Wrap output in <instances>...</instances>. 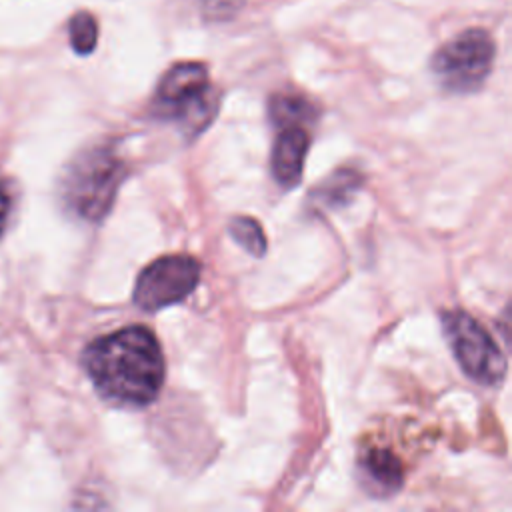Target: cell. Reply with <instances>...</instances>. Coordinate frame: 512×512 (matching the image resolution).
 I'll return each instance as SVG.
<instances>
[{
  "label": "cell",
  "instance_id": "obj_1",
  "mask_svg": "<svg viewBox=\"0 0 512 512\" xmlns=\"http://www.w3.org/2000/svg\"><path fill=\"white\" fill-rule=\"evenodd\" d=\"M82 364L96 390L124 406L156 400L166 376V362L156 336L144 326H126L90 342Z\"/></svg>",
  "mask_w": 512,
  "mask_h": 512
},
{
  "label": "cell",
  "instance_id": "obj_2",
  "mask_svg": "<svg viewBox=\"0 0 512 512\" xmlns=\"http://www.w3.org/2000/svg\"><path fill=\"white\" fill-rule=\"evenodd\" d=\"M124 176V160L110 146L86 148L62 176L64 206L86 222H100L110 212Z\"/></svg>",
  "mask_w": 512,
  "mask_h": 512
},
{
  "label": "cell",
  "instance_id": "obj_3",
  "mask_svg": "<svg viewBox=\"0 0 512 512\" xmlns=\"http://www.w3.org/2000/svg\"><path fill=\"white\" fill-rule=\"evenodd\" d=\"M154 104L162 118L182 122L192 134L200 132L216 114V96L206 66L200 62L174 64L160 78Z\"/></svg>",
  "mask_w": 512,
  "mask_h": 512
},
{
  "label": "cell",
  "instance_id": "obj_4",
  "mask_svg": "<svg viewBox=\"0 0 512 512\" xmlns=\"http://www.w3.org/2000/svg\"><path fill=\"white\" fill-rule=\"evenodd\" d=\"M494 64V42L486 30L470 28L448 40L432 56L436 80L454 94L478 90Z\"/></svg>",
  "mask_w": 512,
  "mask_h": 512
},
{
  "label": "cell",
  "instance_id": "obj_5",
  "mask_svg": "<svg viewBox=\"0 0 512 512\" xmlns=\"http://www.w3.org/2000/svg\"><path fill=\"white\" fill-rule=\"evenodd\" d=\"M442 330L456 362L474 382L496 386L504 380L506 356L494 338L468 312H444Z\"/></svg>",
  "mask_w": 512,
  "mask_h": 512
},
{
  "label": "cell",
  "instance_id": "obj_6",
  "mask_svg": "<svg viewBox=\"0 0 512 512\" xmlns=\"http://www.w3.org/2000/svg\"><path fill=\"white\" fill-rule=\"evenodd\" d=\"M200 262L188 254H170L150 262L134 286V302L156 312L186 300L200 282Z\"/></svg>",
  "mask_w": 512,
  "mask_h": 512
},
{
  "label": "cell",
  "instance_id": "obj_7",
  "mask_svg": "<svg viewBox=\"0 0 512 512\" xmlns=\"http://www.w3.org/2000/svg\"><path fill=\"white\" fill-rule=\"evenodd\" d=\"M310 146V134L306 124H282L272 148V174L278 184L292 188L300 182L304 160Z\"/></svg>",
  "mask_w": 512,
  "mask_h": 512
},
{
  "label": "cell",
  "instance_id": "obj_8",
  "mask_svg": "<svg viewBox=\"0 0 512 512\" xmlns=\"http://www.w3.org/2000/svg\"><path fill=\"white\" fill-rule=\"evenodd\" d=\"M360 470L374 492L394 494L402 486V466L390 450L368 448L360 460Z\"/></svg>",
  "mask_w": 512,
  "mask_h": 512
},
{
  "label": "cell",
  "instance_id": "obj_9",
  "mask_svg": "<svg viewBox=\"0 0 512 512\" xmlns=\"http://www.w3.org/2000/svg\"><path fill=\"white\" fill-rule=\"evenodd\" d=\"M316 116L308 100L296 94H276L270 100V118L276 126L282 124H308Z\"/></svg>",
  "mask_w": 512,
  "mask_h": 512
},
{
  "label": "cell",
  "instance_id": "obj_10",
  "mask_svg": "<svg viewBox=\"0 0 512 512\" xmlns=\"http://www.w3.org/2000/svg\"><path fill=\"white\" fill-rule=\"evenodd\" d=\"M232 238L252 256H264L266 252V236L262 226L248 216H236L230 220L228 226Z\"/></svg>",
  "mask_w": 512,
  "mask_h": 512
},
{
  "label": "cell",
  "instance_id": "obj_11",
  "mask_svg": "<svg viewBox=\"0 0 512 512\" xmlns=\"http://www.w3.org/2000/svg\"><path fill=\"white\" fill-rule=\"evenodd\" d=\"M70 44L76 54H90L98 42V24L90 12H78L72 16L70 26Z\"/></svg>",
  "mask_w": 512,
  "mask_h": 512
},
{
  "label": "cell",
  "instance_id": "obj_12",
  "mask_svg": "<svg viewBox=\"0 0 512 512\" xmlns=\"http://www.w3.org/2000/svg\"><path fill=\"white\" fill-rule=\"evenodd\" d=\"M358 184H360V176L356 172L340 170V172L332 174V178L316 194H318V200H324L330 206H338L352 198Z\"/></svg>",
  "mask_w": 512,
  "mask_h": 512
},
{
  "label": "cell",
  "instance_id": "obj_13",
  "mask_svg": "<svg viewBox=\"0 0 512 512\" xmlns=\"http://www.w3.org/2000/svg\"><path fill=\"white\" fill-rule=\"evenodd\" d=\"M200 4L206 18L226 20L244 6V0H200Z\"/></svg>",
  "mask_w": 512,
  "mask_h": 512
},
{
  "label": "cell",
  "instance_id": "obj_14",
  "mask_svg": "<svg viewBox=\"0 0 512 512\" xmlns=\"http://www.w3.org/2000/svg\"><path fill=\"white\" fill-rule=\"evenodd\" d=\"M8 214H10V194H8L6 186L0 182V234H2L4 228H6Z\"/></svg>",
  "mask_w": 512,
  "mask_h": 512
}]
</instances>
